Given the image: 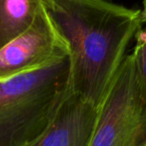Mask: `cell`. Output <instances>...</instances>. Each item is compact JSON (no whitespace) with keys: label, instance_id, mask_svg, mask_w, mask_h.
Instances as JSON below:
<instances>
[{"label":"cell","instance_id":"6da1fadb","mask_svg":"<svg viewBox=\"0 0 146 146\" xmlns=\"http://www.w3.org/2000/svg\"><path fill=\"white\" fill-rule=\"evenodd\" d=\"M69 48L68 90L100 107L142 27L140 10L109 0H42Z\"/></svg>","mask_w":146,"mask_h":146},{"label":"cell","instance_id":"7a4b0ae2","mask_svg":"<svg viewBox=\"0 0 146 146\" xmlns=\"http://www.w3.org/2000/svg\"><path fill=\"white\" fill-rule=\"evenodd\" d=\"M69 56L0 82V146H26L49 123L68 91Z\"/></svg>","mask_w":146,"mask_h":146},{"label":"cell","instance_id":"3957f363","mask_svg":"<svg viewBox=\"0 0 146 146\" xmlns=\"http://www.w3.org/2000/svg\"><path fill=\"white\" fill-rule=\"evenodd\" d=\"M89 146H146V98L132 54L123 60L100 105Z\"/></svg>","mask_w":146,"mask_h":146},{"label":"cell","instance_id":"277c9868","mask_svg":"<svg viewBox=\"0 0 146 146\" xmlns=\"http://www.w3.org/2000/svg\"><path fill=\"white\" fill-rule=\"evenodd\" d=\"M68 56V44L42 4L32 25L0 49V82L45 68Z\"/></svg>","mask_w":146,"mask_h":146},{"label":"cell","instance_id":"5b68a950","mask_svg":"<svg viewBox=\"0 0 146 146\" xmlns=\"http://www.w3.org/2000/svg\"><path fill=\"white\" fill-rule=\"evenodd\" d=\"M98 112L99 107L68 90L45 129L26 146H89Z\"/></svg>","mask_w":146,"mask_h":146},{"label":"cell","instance_id":"8992f818","mask_svg":"<svg viewBox=\"0 0 146 146\" xmlns=\"http://www.w3.org/2000/svg\"><path fill=\"white\" fill-rule=\"evenodd\" d=\"M42 0H0V49L32 25Z\"/></svg>","mask_w":146,"mask_h":146},{"label":"cell","instance_id":"52a82bcc","mask_svg":"<svg viewBox=\"0 0 146 146\" xmlns=\"http://www.w3.org/2000/svg\"><path fill=\"white\" fill-rule=\"evenodd\" d=\"M135 39L136 43L132 56L135 63L138 83L142 94L146 98V26L138 30Z\"/></svg>","mask_w":146,"mask_h":146},{"label":"cell","instance_id":"ba28073f","mask_svg":"<svg viewBox=\"0 0 146 146\" xmlns=\"http://www.w3.org/2000/svg\"><path fill=\"white\" fill-rule=\"evenodd\" d=\"M140 16H141L142 24H145L146 26V0H143V8L140 10Z\"/></svg>","mask_w":146,"mask_h":146}]
</instances>
